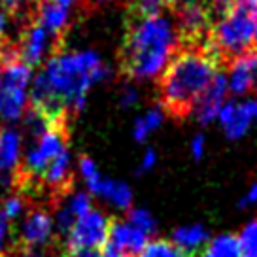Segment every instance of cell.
Wrapping results in <instances>:
<instances>
[{
	"label": "cell",
	"mask_w": 257,
	"mask_h": 257,
	"mask_svg": "<svg viewBox=\"0 0 257 257\" xmlns=\"http://www.w3.org/2000/svg\"><path fill=\"white\" fill-rule=\"evenodd\" d=\"M108 68L93 51H64L49 55L32 85L31 106L48 123L68 121L70 113H78L85 104L89 87L102 80Z\"/></svg>",
	"instance_id": "1"
},
{
	"label": "cell",
	"mask_w": 257,
	"mask_h": 257,
	"mask_svg": "<svg viewBox=\"0 0 257 257\" xmlns=\"http://www.w3.org/2000/svg\"><path fill=\"white\" fill-rule=\"evenodd\" d=\"M219 68L221 63L206 42L180 44L159 76L161 110L174 119H187Z\"/></svg>",
	"instance_id": "2"
},
{
	"label": "cell",
	"mask_w": 257,
	"mask_h": 257,
	"mask_svg": "<svg viewBox=\"0 0 257 257\" xmlns=\"http://www.w3.org/2000/svg\"><path fill=\"white\" fill-rule=\"evenodd\" d=\"M180 48V36L172 17L150 16L125 19L119 48V70L133 80H150L167 66Z\"/></svg>",
	"instance_id": "3"
},
{
	"label": "cell",
	"mask_w": 257,
	"mask_h": 257,
	"mask_svg": "<svg viewBox=\"0 0 257 257\" xmlns=\"http://www.w3.org/2000/svg\"><path fill=\"white\" fill-rule=\"evenodd\" d=\"M255 17L257 0H231L223 8V14L214 19L206 36V44L217 55L219 63L229 64L236 57L255 49Z\"/></svg>",
	"instance_id": "4"
},
{
	"label": "cell",
	"mask_w": 257,
	"mask_h": 257,
	"mask_svg": "<svg viewBox=\"0 0 257 257\" xmlns=\"http://www.w3.org/2000/svg\"><path fill=\"white\" fill-rule=\"evenodd\" d=\"M112 219L106 217L102 212L89 210L85 216H81L70 227V231L64 234V257L74 253L78 249H100L108 240Z\"/></svg>",
	"instance_id": "5"
},
{
	"label": "cell",
	"mask_w": 257,
	"mask_h": 257,
	"mask_svg": "<svg viewBox=\"0 0 257 257\" xmlns=\"http://www.w3.org/2000/svg\"><path fill=\"white\" fill-rule=\"evenodd\" d=\"M14 44H16V51L19 59L27 66H36L44 61V57L48 53L53 55L55 51L63 49L49 36V32L34 19L32 12L21 21V31H19L17 40H14Z\"/></svg>",
	"instance_id": "6"
},
{
	"label": "cell",
	"mask_w": 257,
	"mask_h": 257,
	"mask_svg": "<svg viewBox=\"0 0 257 257\" xmlns=\"http://www.w3.org/2000/svg\"><path fill=\"white\" fill-rule=\"evenodd\" d=\"M31 210L17 231L14 246L19 248H48L53 240V210L46 204H29Z\"/></svg>",
	"instance_id": "7"
},
{
	"label": "cell",
	"mask_w": 257,
	"mask_h": 257,
	"mask_svg": "<svg viewBox=\"0 0 257 257\" xmlns=\"http://www.w3.org/2000/svg\"><path fill=\"white\" fill-rule=\"evenodd\" d=\"M229 66V81L227 85L234 95H246L249 91H257V49H251L244 55L236 57Z\"/></svg>",
	"instance_id": "8"
},
{
	"label": "cell",
	"mask_w": 257,
	"mask_h": 257,
	"mask_svg": "<svg viewBox=\"0 0 257 257\" xmlns=\"http://www.w3.org/2000/svg\"><path fill=\"white\" fill-rule=\"evenodd\" d=\"M108 242L121 249L127 257H137L148 244V234L137 229L135 225L123 223L119 219H112Z\"/></svg>",
	"instance_id": "9"
},
{
	"label": "cell",
	"mask_w": 257,
	"mask_h": 257,
	"mask_svg": "<svg viewBox=\"0 0 257 257\" xmlns=\"http://www.w3.org/2000/svg\"><path fill=\"white\" fill-rule=\"evenodd\" d=\"M227 89H229L227 78L223 74H216V78L210 81L208 87L204 89V93L197 100L195 110H193V113L197 115V119L201 123H208L219 113L221 106H223L225 95H227Z\"/></svg>",
	"instance_id": "10"
},
{
	"label": "cell",
	"mask_w": 257,
	"mask_h": 257,
	"mask_svg": "<svg viewBox=\"0 0 257 257\" xmlns=\"http://www.w3.org/2000/svg\"><path fill=\"white\" fill-rule=\"evenodd\" d=\"M217 117H219V123L223 127L225 135L229 138H233V140L244 137V133L249 128V123L253 121L246 102L244 104H236V102L223 104L219 113H217Z\"/></svg>",
	"instance_id": "11"
},
{
	"label": "cell",
	"mask_w": 257,
	"mask_h": 257,
	"mask_svg": "<svg viewBox=\"0 0 257 257\" xmlns=\"http://www.w3.org/2000/svg\"><path fill=\"white\" fill-rule=\"evenodd\" d=\"M208 242V233L204 231L202 225H191V227H180L172 234V244H176L178 248L189 253L197 255Z\"/></svg>",
	"instance_id": "12"
},
{
	"label": "cell",
	"mask_w": 257,
	"mask_h": 257,
	"mask_svg": "<svg viewBox=\"0 0 257 257\" xmlns=\"http://www.w3.org/2000/svg\"><path fill=\"white\" fill-rule=\"evenodd\" d=\"M19 135L16 131L2 128L0 131V170L2 172H16L19 165Z\"/></svg>",
	"instance_id": "13"
},
{
	"label": "cell",
	"mask_w": 257,
	"mask_h": 257,
	"mask_svg": "<svg viewBox=\"0 0 257 257\" xmlns=\"http://www.w3.org/2000/svg\"><path fill=\"white\" fill-rule=\"evenodd\" d=\"M93 195H98L102 199H108L110 202H113L117 208H128L133 202V193L128 189L127 184H119L113 180H100V184L96 185V189L93 191Z\"/></svg>",
	"instance_id": "14"
},
{
	"label": "cell",
	"mask_w": 257,
	"mask_h": 257,
	"mask_svg": "<svg viewBox=\"0 0 257 257\" xmlns=\"http://www.w3.org/2000/svg\"><path fill=\"white\" fill-rule=\"evenodd\" d=\"M195 257H242L238 240L233 234H221L214 240L206 242V246Z\"/></svg>",
	"instance_id": "15"
},
{
	"label": "cell",
	"mask_w": 257,
	"mask_h": 257,
	"mask_svg": "<svg viewBox=\"0 0 257 257\" xmlns=\"http://www.w3.org/2000/svg\"><path fill=\"white\" fill-rule=\"evenodd\" d=\"M137 257H195V255H189V253L182 251L176 244H172V240H153V242H148L146 248Z\"/></svg>",
	"instance_id": "16"
},
{
	"label": "cell",
	"mask_w": 257,
	"mask_h": 257,
	"mask_svg": "<svg viewBox=\"0 0 257 257\" xmlns=\"http://www.w3.org/2000/svg\"><path fill=\"white\" fill-rule=\"evenodd\" d=\"M163 121V112L161 110H150L148 113H144L142 117L137 119V125H135V138L138 142H142L148 138V135L155 131V128L161 125Z\"/></svg>",
	"instance_id": "17"
},
{
	"label": "cell",
	"mask_w": 257,
	"mask_h": 257,
	"mask_svg": "<svg viewBox=\"0 0 257 257\" xmlns=\"http://www.w3.org/2000/svg\"><path fill=\"white\" fill-rule=\"evenodd\" d=\"M236 240H238L242 257H257V219L249 221L242 229L240 236Z\"/></svg>",
	"instance_id": "18"
},
{
	"label": "cell",
	"mask_w": 257,
	"mask_h": 257,
	"mask_svg": "<svg viewBox=\"0 0 257 257\" xmlns=\"http://www.w3.org/2000/svg\"><path fill=\"white\" fill-rule=\"evenodd\" d=\"M128 223L135 225L140 231H144L148 236L152 233H155V219L152 217L150 212H146V210H142V208L131 210V212H128Z\"/></svg>",
	"instance_id": "19"
},
{
	"label": "cell",
	"mask_w": 257,
	"mask_h": 257,
	"mask_svg": "<svg viewBox=\"0 0 257 257\" xmlns=\"http://www.w3.org/2000/svg\"><path fill=\"white\" fill-rule=\"evenodd\" d=\"M0 6L6 10V14L14 16V19L17 17L19 21H23L32 12L34 0H0Z\"/></svg>",
	"instance_id": "20"
},
{
	"label": "cell",
	"mask_w": 257,
	"mask_h": 257,
	"mask_svg": "<svg viewBox=\"0 0 257 257\" xmlns=\"http://www.w3.org/2000/svg\"><path fill=\"white\" fill-rule=\"evenodd\" d=\"M80 170H81V176L85 178V182H87L89 191L93 193L96 189V185L100 184V180H102L100 174H98V170H96V165L93 163V159H89L87 155H81Z\"/></svg>",
	"instance_id": "21"
},
{
	"label": "cell",
	"mask_w": 257,
	"mask_h": 257,
	"mask_svg": "<svg viewBox=\"0 0 257 257\" xmlns=\"http://www.w3.org/2000/svg\"><path fill=\"white\" fill-rule=\"evenodd\" d=\"M10 234V221L0 216V257L6 253V244H8Z\"/></svg>",
	"instance_id": "22"
},
{
	"label": "cell",
	"mask_w": 257,
	"mask_h": 257,
	"mask_svg": "<svg viewBox=\"0 0 257 257\" xmlns=\"http://www.w3.org/2000/svg\"><path fill=\"white\" fill-rule=\"evenodd\" d=\"M6 29H8V14H6V10L0 6V48L10 42L8 34H6Z\"/></svg>",
	"instance_id": "23"
},
{
	"label": "cell",
	"mask_w": 257,
	"mask_h": 257,
	"mask_svg": "<svg viewBox=\"0 0 257 257\" xmlns=\"http://www.w3.org/2000/svg\"><path fill=\"white\" fill-rule=\"evenodd\" d=\"M257 202V184H253L249 187V191L242 197V201L238 202L240 206H249V204H255Z\"/></svg>",
	"instance_id": "24"
},
{
	"label": "cell",
	"mask_w": 257,
	"mask_h": 257,
	"mask_svg": "<svg viewBox=\"0 0 257 257\" xmlns=\"http://www.w3.org/2000/svg\"><path fill=\"white\" fill-rule=\"evenodd\" d=\"M191 150H193V157H195V159H201L202 152H204V137H202V135H199V137L193 140Z\"/></svg>",
	"instance_id": "25"
},
{
	"label": "cell",
	"mask_w": 257,
	"mask_h": 257,
	"mask_svg": "<svg viewBox=\"0 0 257 257\" xmlns=\"http://www.w3.org/2000/svg\"><path fill=\"white\" fill-rule=\"evenodd\" d=\"M137 96L138 95H137V91H135V89H131V87L123 89V95H121V104L127 108V106H131L135 100H137Z\"/></svg>",
	"instance_id": "26"
},
{
	"label": "cell",
	"mask_w": 257,
	"mask_h": 257,
	"mask_svg": "<svg viewBox=\"0 0 257 257\" xmlns=\"http://www.w3.org/2000/svg\"><path fill=\"white\" fill-rule=\"evenodd\" d=\"M155 159H157V155L153 150H148L144 155V159H142V167H140V172H144V170H150L155 165Z\"/></svg>",
	"instance_id": "27"
},
{
	"label": "cell",
	"mask_w": 257,
	"mask_h": 257,
	"mask_svg": "<svg viewBox=\"0 0 257 257\" xmlns=\"http://www.w3.org/2000/svg\"><path fill=\"white\" fill-rule=\"evenodd\" d=\"M113 0H83V12H91L95 8H102L106 4H112Z\"/></svg>",
	"instance_id": "28"
},
{
	"label": "cell",
	"mask_w": 257,
	"mask_h": 257,
	"mask_svg": "<svg viewBox=\"0 0 257 257\" xmlns=\"http://www.w3.org/2000/svg\"><path fill=\"white\" fill-rule=\"evenodd\" d=\"M66 257H102L100 249H78L74 253H68Z\"/></svg>",
	"instance_id": "29"
},
{
	"label": "cell",
	"mask_w": 257,
	"mask_h": 257,
	"mask_svg": "<svg viewBox=\"0 0 257 257\" xmlns=\"http://www.w3.org/2000/svg\"><path fill=\"white\" fill-rule=\"evenodd\" d=\"M246 106H248L251 117H253V119H257V98H253V100H248V102H246Z\"/></svg>",
	"instance_id": "30"
},
{
	"label": "cell",
	"mask_w": 257,
	"mask_h": 257,
	"mask_svg": "<svg viewBox=\"0 0 257 257\" xmlns=\"http://www.w3.org/2000/svg\"><path fill=\"white\" fill-rule=\"evenodd\" d=\"M53 2H57V4H61V6H64V8H70V10H72L74 4H78L80 0H53Z\"/></svg>",
	"instance_id": "31"
},
{
	"label": "cell",
	"mask_w": 257,
	"mask_h": 257,
	"mask_svg": "<svg viewBox=\"0 0 257 257\" xmlns=\"http://www.w3.org/2000/svg\"><path fill=\"white\" fill-rule=\"evenodd\" d=\"M253 48L257 49V17H255V29H253Z\"/></svg>",
	"instance_id": "32"
},
{
	"label": "cell",
	"mask_w": 257,
	"mask_h": 257,
	"mask_svg": "<svg viewBox=\"0 0 257 257\" xmlns=\"http://www.w3.org/2000/svg\"><path fill=\"white\" fill-rule=\"evenodd\" d=\"M165 2H167V4H169V8L172 10V6H174V4H176L178 0H165Z\"/></svg>",
	"instance_id": "33"
}]
</instances>
